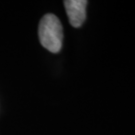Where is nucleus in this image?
<instances>
[{
  "label": "nucleus",
  "mask_w": 135,
  "mask_h": 135,
  "mask_svg": "<svg viewBox=\"0 0 135 135\" xmlns=\"http://www.w3.org/2000/svg\"><path fill=\"white\" fill-rule=\"evenodd\" d=\"M39 41L45 49L57 53L62 48L63 28L60 20L54 14H46L40 20L38 27Z\"/></svg>",
  "instance_id": "f257e3e1"
},
{
  "label": "nucleus",
  "mask_w": 135,
  "mask_h": 135,
  "mask_svg": "<svg viewBox=\"0 0 135 135\" xmlns=\"http://www.w3.org/2000/svg\"><path fill=\"white\" fill-rule=\"evenodd\" d=\"M68 19L73 27H80L86 19V0H66L64 1Z\"/></svg>",
  "instance_id": "f03ea898"
}]
</instances>
